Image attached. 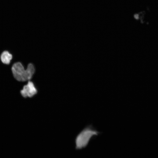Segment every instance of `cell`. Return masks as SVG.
<instances>
[{"mask_svg": "<svg viewBox=\"0 0 158 158\" xmlns=\"http://www.w3.org/2000/svg\"><path fill=\"white\" fill-rule=\"evenodd\" d=\"M13 58L11 54L7 51H4L0 55V59L1 62L4 64H9Z\"/></svg>", "mask_w": 158, "mask_h": 158, "instance_id": "obj_4", "label": "cell"}, {"mask_svg": "<svg viewBox=\"0 0 158 158\" xmlns=\"http://www.w3.org/2000/svg\"><path fill=\"white\" fill-rule=\"evenodd\" d=\"M38 90L33 83L30 80L24 85L20 91L21 95L24 98L32 97L37 94Z\"/></svg>", "mask_w": 158, "mask_h": 158, "instance_id": "obj_3", "label": "cell"}, {"mask_svg": "<svg viewBox=\"0 0 158 158\" xmlns=\"http://www.w3.org/2000/svg\"><path fill=\"white\" fill-rule=\"evenodd\" d=\"M11 70L13 76L16 80L25 82L30 80L32 78L35 72V68L33 64L30 63L25 70L21 63L18 62L13 64Z\"/></svg>", "mask_w": 158, "mask_h": 158, "instance_id": "obj_2", "label": "cell"}, {"mask_svg": "<svg viewBox=\"0 0 158 158\" xmlns=\"http://www.w3.org/2000/svg\"><path fill=\"white\" fill-rule=\"evenodd\" d=\"M101 133L92 125H88L76 137L75 140V149L80 150L85 148L92 139Z\"/></svg>", "mask_w": 158, "mask_h": 158, "instance_id": "obj_1", "label": "cell"}]
</instances>
